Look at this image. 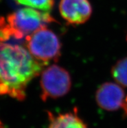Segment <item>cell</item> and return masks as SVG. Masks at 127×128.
Instances as JSON below:
<instances>
[{"label": "cell", "mask_w": 127, "mask_h": 128, "mask_svg": "<svg viewBox=\"0 0 127 128\" xmlns=\"http://www.w3.org/2000/svg\"><path fill=\"white\" fill-rule=\"evenodd\" d=\"M46 64L32 57L27 49L18 44H0V95L17 100L26 97V88Z\"/></svg>", "instance_id": "cell-1"}, {"label": "cell", "mask_w": 127, "mask_h": 128, "mask_svg": "<svg viewBox=\"0 0 127 128\" xmlns=\"http://www.w3.org/2000/svg\"><path fill=\"white\" fill-rule=\"evenodd\" d=\"M13 38L21 40L51 22H56L49 12L32 8H23L10 13L6 17Z\"/></svg>", "instance_id": "cell-2"}, {"label": "cell", "mask_w": 127, "mask_h": 128, "mask_svg": "<svg viewBox=\"0 0 127 128\" xmlns=\"http://www.w3.org/2000/svg\"><path fill=\"white\" fill-rule=\"evenodd\" d=\"M26 48L32 57L46 65L57 60L61 55V43L55 32L42 28L25 37Z\"/></svg>", "instance_id": "cell-3"}, {"label": "cell", "mask_w": 127, "mask_h": 128, "mask_svg": "<svg viewBox=\"0 0 127 128\" xmlns=\"http://www.w3.org/2000/svg\"><path fill=\"white\" fill-rule=\"evenodd\" d=\"M40 86V96L43 102L63 97L71 89V76L65 68L53 64L42 71Z\"/></svg>", "instance_id": "cell-4"}, {"label": "cell", "mask_w": 127, "mask_h": 128, "mask_svg": "<svg viewBox=\"0 0 127 128\" xmlns=\"http://www.w3.org/2000/svg\"><path fill=\"white\" fill-rule=\"evenodd\" d=\"M59 10L69 24L81 25L90 19L92 7L88 0H61Z\"/></svg>", "instance_id": "cell-5"}, {"label": "cell", "mask_w": 127, "mask_h": 128, "mask_svg": "<svg viewBox=\"0 0 127 128\" xmlns=\"http://www.w3.org/2000/svg\"><path fill=\"white\" fill-rule=\"evenodd\" d=\"M95 100L101 108L114 111L122 107L125 101V92L119 84L106 82L97 90Z\"/></svg>", "instance_id": "cell-6"}, {"label": "cell", "mask_w": 127, "mask_h": 128, "mask_svg": "<svg viewBox=\"0 0 127 128\" xmlns=\"http://www.w3.org/2000/svg\"><path fill=\"white\" fill-rule=\"evenodd\" d=\"M49 121L47 128H88L86 124L78 116L77 109L72 112L54 115L48 112Z\"/></svg>", "instance_id": "cell-7"}, {"label": "cell", "mask_w": 127, "mask_h": 128, "mask_svg": "<svg viewBox=\"0 0 127 128\" xmlns=\"http://www.w3.org/2000/svg\"><path fill=\"white\" fill-rule=\"evenodd\" d=\"M111 73L118 84L127 87V57L119 60L114 65Z\"/></svg>", "instance_id": "cell-8"}, {"label": "cell", "mask_w": 127, "mask_h": 128, "mask_svg": "<svg viewBox=\"0 0 127 128\" xmlns=\"http://www.w3.org/2000/svg\"><path fill=\"white\" fill-rule=\"evenodd\" d=\"M19 5L49 12L54 5V0H14Z\"/></svg>", "instance_id": "cell-9"}, {"label": "cell", "mask_w": 127, "mask_h": 128, "mask_svg": "<svg viewBox=\"0 0 127 128\" xmlns=\"http://www.w3.org/2000/svg\"><path fill=\"white\" fill-rule=\"evenodd\" d=\"M13 38L12 32L6 19L0 16V44Z\"/></svg>", "instance_id": "cell-10"}, {"label": "cell", "mask_w": 127, "mask_h": 128, "mask_svg": "<svg viewBox=\"0 0 127 128\" xmlns=\"http://www.w3.org/2000/svg\"><path fill=\"white\" fill-rule=\"evenodd\" d=\"M0 128H3V126H2V124L0 122Z\"/></svg>", "instance_id": "cell-11"}, {"label": "cell", "mask_w": 127, "mask_h": 128, "mask_svg": "<svg viewBox=\"0 0 127 128\" xmlns=\"http://www.w3.org/2000/svg\"><path fill=\"white\" fill-rule=\"evenodd\" d=\"M126 39H127V38H126Z\"/></svg>", "instance_id": "cell-12"}]
</instances>
